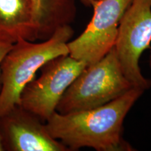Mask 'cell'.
Returning a JSON list of instances; mask_svg holds the SVG:
<instances>
[{
  "instance_id": "obj_9",
  "label": "cell",
  "mask_w": 151,
  "mask_h": 151,
  "mask_svg": "<svg viewBox=\"0 0 151 151\" xmlns=\"http://www.w3.org/2000/svg\"><path fill=\"white\" fill-rule=\"evenodd\" d=\"M37 41L48 39L58 28L70 24L76 16L75 0H30Z\"/></svg>"
},
{
  "instance_id": "obj_2",
  "label": "cell",
  "mask_w": 151,
  "mask_h": 151,
  "mask_svg": "<svg viewBox=\"0 0 151 151\" xmlns=\"http://www.w3.org/2000/svg\"><path fill=\"white\" fill-rule=\"evenodd\" d=\"M73 34V28L67 24L41 42L22 39L13 44L1 65L0 116L20 105L22 90L45 64L56 57L69 55L67 43Z\"/></svg>"
},
{
  "instance_id": "obj_3",
  "label": "cell",
  "mask_w": 151,
  "mask_h": 151,
  "mask_svg": "<svg viewBox=\"0 0 151 151\" xmlns=\"http://www.w3.org/2000/svg\"><path fill=\"white\" fill-rule=\"evenodd\" d=\"M132 88L122 70L115 48L87 66L65 92L56 111L66 114L88 110L110 102Z\"/></svg>"
},
{
  "instance_id": "obj_10",
  "label": "cell",
  "mask_w": 151,
  "mask_h": 151,
  "mask_svg": "<svg viewBox=\"0 0 151 151\" xmlns=\"http://www.w3.org/2000/svg\"><path fill=\"white\" fill-rule=\"evenodd\" d=\"M11 41L0 37V88H1V65L6 54L10 50L13 44Z\"/></svg>"
},
{
  "instance_id": "obj_12",
  "label": "cell",
  "mask_w": 151,
  "mask_h": 151,
  "mask_svg": "<svg viewBox=\"0 0 151 151\" xmlns=\"http://www.w3.org/2000/svg\"><path fill=\"white\" fill-rule=\"evenodd\" d=\"M4 150H5V148H4V146L2 135H1V132H0V151H4Z\"/></svg>"
},
{
  "instance_id": "obj_5",
  "label": "cell",
  "mask_w": 151,
  "mask_h": 151,
  "mask_svg": "<svg viewBox=\"0 0 151 151\" xmlns=\"http://www.w3.org/2000/svg\"><path fill=\"white\" fill-rule=\"evenodd\" d=\"M88 64L69 55L50 60L41 68V76L30 81L20 95V105L43 122L56 111L65 92Z\"/></svg>"
},
{
  "instance_id": "obj_1",
  "label": "cell",
  "mask_w": 151,
  "mask_h": 151,
  "mask_svg": "<svg viewBox=\"0 0 151 151\" xmlns=\"http://www.w3.org/2000/svg\"><path fill=\"white\" fill-rule=\"evenodd\" d=\"M145 91L132 88L122 96L104 105L88 110L60 114L57 111L46 122L54 139L70 151L81 148L97 151H132L122 137L123 122L136 101Z\"/></svg>"
},
{
  "instance_id": "obj_6",
  "label": "cell",
  "mask_w": 151,
  "mask_h": 151,
  "mask_svg": "<svg viewBox=\"0 0 151 151\" xmlns=\"http://www.w3.org/2000/svg\"><path fill=\"white\" fill-rule=\"evenodd\" d=\"M132 0H99L83 32L67 43L69 55L88 66L101 60L114 47L120 20Z\"/></svg>"
},
{
  "instance_id": "obj_7",
  "label": "cell",
  "mask_w": 151,
  "mask_h": 151,
  "mask_svg": "<svg viewBox=\"0 0 151 151\" xmlns=\"http://www.w3.org/2000/svg\"><path fill=\"white\" fill-rule=\"evenodd\" d=\"M0 132L5 150L70 151L52 137L45 122L20 105L0 116Z\"/></svg>"
},
{
  "instance_id": "obj_11",
  "label": "cell",
  "mask_w": 151,
  "mask_h": 151,
  "mask_svg": "<svg viewBox=\"0 0 151 151\" xmlns=\"http://www.w3.org/2000/svg\"><path fill=\"white\" fill-rule=\"evenodd\" d=\"M98 1H99V0H81L83 4L87 7H92V6L96 2H97Z\"/></svg>"
},
{
  "instance_id": "obj_13",
  "label": "cell",
  "mask_w": 151,
  "mask_h": 151,
  "mask_svg": "<svg viewBox=\"0 0 151 151\" xmlns=\"http://www.w3.org/2000/svg\"><path fill=\"white\" fill-rule=\"evenodd\" d=\"M150 58H149V65H150V67L151 69V47H150Z\"/></svg>"
},
{
  "instance_id": "obj_4",
  "label": "cell",
  "mask_w": 151,
  "mask_h": 151,
  "mask_svg": "<svg viewBox=\"0 0 151 151\" xmlns=\"http://www.w3.org/2000/svg\"><path fill=\"white\" fill-rule=\"evenodd\" d=\"M150 43L151 0H132L120 20L114 48L124 75L132 86L144 91L151 80L141 73L139 60Z\"/></svg>"
},
{
  "instance_id": "obj_8",
  "label": "cell",
  "mask_w": 151,
  "mask_h": 151,
  "mask_svg": "<svg viewBox=\"0 0 151 151\" xmlns=\"http://www.w3.org/2000/svg\"><path fill=\"white\" fill-rule=\"evenodd\" d=\"M0 37L12 43L37 41L30 0H0Z\"/></svg>"
}]
</instances>
